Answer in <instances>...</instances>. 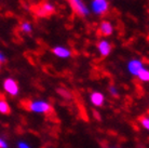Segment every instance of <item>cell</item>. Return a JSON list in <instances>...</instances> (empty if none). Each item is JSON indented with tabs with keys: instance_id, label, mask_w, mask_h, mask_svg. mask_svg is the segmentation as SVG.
I'll return each mask as SVG.
<instances>
[{
	"instance_id": "1",
	"label": "cell",
	"mask_w": 149,
	"mask_h": 148,
	"mask_svg": "<svg viewBox=\"0 0 149 148\" xmlns=\"http://www.w3.org/2000/svg\"><path fill=\"white\" fill-rule=\"evenodd\" d=\"M68 1H69L72 11L77 15L82 16V17H86L90 15L91 12H90L89 7L82 0H68Z\"/></svg>"
},
{
	"instance_id": "2",
	"label": "cell",
	"mask_w": 149,
	"mask_h": 148,
	"mask_svg": "<svg viewBox=\"0 0 149 148\" xmlns=\"http://www.w3.org/2000/svg\"><path fill=\"white\" fill-rule=\"evenodd\" d=\"M92 12L96 15H103L108 11L109 3L108 0H92L91 2Z\"/></svg>"
},
{
	"instance_id": "3",
	"label": "cell",
	"mask_w": 149,
	"mask_h": 148,
	"mask_svg": "<svg viewBox=\"0 0 149 148\" xmlns=\"http://www.w3.org/2000/svg\"><path fill=\"white\" fill-rule=\"evenodd\" d=\"M28 109L34 112H42V114H45V112H49V111L52 109L51 105L45 101H35V102H31L29 103V107Z\"/></svg>"
},
{
	"instance_id": "4",
	"label": "cell",
	"mask_w": 149,
	"mask_h": 148,
	"mask_svg": "<svg viewBox=\"0 0 149 148\" xmlns=\"http://www.w3.org/2000/svg\"><path fill=\"white\" fill-rule=\"evenodd\" d=\"M3 89L6 90V92L9 93L10 95H17L19 92V84H17V82L15 81L14 79H12V78H8L3 81Z\"/></svg>"
},
{
	"instance_id": "5",
	"label": "cell",
	"mask_w": 149,
	"mask_h": 148,
	"mask_svg": "<svg viewBox=\"0 0 149 148\" xmlns=\"http://www.w3.org/2000/svg\"><path fill=\"white\" fill-rule=\"evenodd\" d=\"M142 68H144V64L141 59H131L127 63V71H130V74L133 75V76H137V74Z\"/></svg>"
},
{
	"instance_id": "6",
	"label": "cell",
	"mask_w": 149,
	"mask_h": 148,
	"mask_svg": "<svg viewBox=\"0 0 149 148\" xmlns=\"http://www.w3.org/2000/svg\"><path fill=\"white\" fill-rule=\"evenodd\" d=\"M97 50L100 52V54L102 56H108L110 54V52H111V45H110V42L107 41L106 39H102V40L98 41V43H97Z\"/></svg>"
},
{
	"instance_id": "7",
	"label": "cell",
	"mask_w": 149,
	"mask_h": 148,
	"mask_svg": "<svg viewBox=\"0 0 149 148\" xmlns=\"http://www.w3.org/2000/svg\"><path fill=\"white\" fill-rule=\"evenodd\" d=\"M53 54L56 56V57H60V59H68L71 56V51L66 47H63V45H56L52 49Z\"/></svg>"
},
{
	"instance_id": "8",
	"label": "cell",
	"mask_w": 149,
	"mask_h": 148,
	"mask_svg": "<svg viewBox=\"0 0 149 148\" xmlns=\"http://www.w3.org/2000/svg\"><path fill=\"white\" fill-rule=\"evenodd\" d=\"M100 31H101V34L103 36H105V37L111 36L112 33H113V26L108 21H103L100 24Z\"/></svg>"
},
{
	"instance_id": "9",
	"label": "cell",
	"mask_w": 149,
	"mask_h": 148,
	"mask_svg": "<svg viewBox=\"0 0 149 148\" xmlns=\"http://www.w3.org/2000/svg\"><path fill=\"white\" fill-rule=\"evenodd\" d=\"M55 11V8L52 3H49V2H45L40 7V10L38 12V14H40L41 16H45V15L52 14Z\"/></svg>"
},
{
	"instance_id": "10",
	"label": "cell",
	"mask_w": 149,
	"mask_h": 148,
	"mask_svg": "<svg viewBox=\"0 0 149 148\" xmlns=\"http://www.w3.org/2000/svg\"><path fill=\"white\" fill-rule=\"evenodd\" d=\"M105 97L101 92H93L91 94V102L95 106H102L104 104Z\"/></svg>"
},
{
	"instance_id": "11",
	"label": "cell",
	"mask_w": 149,
	"mask_h": 148,
	"mask_svg": "<svg viewBox=\"0 0 149 148\" xmlns=\"http://www.w3.org/2000/svg\"><path fill=\"white\" fill-rule=\"evenodd\" d=\"M0 112L3 115L10 114V106H9L7 101L3 98H0Z\"/></svg>"
},
{
	"instance_id": "12",
	"label": "cell",
	"mask_w": 149,
	"mask_h": 148,
	"mask_svg": "<svg viewBox=\"0 0 149 148\" xmlns=\"http://www.w3.org/2000/svg\"><path fill=\"white\" fill-rule=\"evenodd\" d=\"M136 77H138L142 81L144 82H147L149 80V71L147 69V68H142L141 71H139V73L137 74V76Z\"/></svg>"
},
{
	"instance_id": "13",
	"label": "cell",
	"mask_w": 149,
	"mask_h": 148,
	"mask_svg": "<svg viewBox=\"0 0 149 148\" xmlns=\"http://www.w3.org/2000/svg\"><path fill=\"white\" fill-rule=\"evenodd\" d=\"M19 28L22 30L23 33L25 34H29L31 33V30H33V25L30 24L29 22H23L19 26Z\"/></svg>"
},
{
	"instance_id": "14",
	"label": "cell",
	"mask_w": 149,
	"mask_h": 148,
	"mask_svg": "<svg viewBox=\"0 0 149 148\" xmlns=\"http://www.w3.org/2000/svg\"><path fill=\"white\" fill-rule=\"evenodd\" d=\"M148 121H149L148 118H146V117H145V118H142V121H141V122H142V126L147 130L149 129V122H148Z\"/></svg>"
},
{
	"instance_id": "15",
	"label": "cell",
	"mask_w": 149,
	"mask_h": 148,
	"mask_svg": "<svg viewBox=\"0 0 149 148\" xmlns=\"http://www.w3.org/2000/svg\"><path fill=\"white\" fill-rule=\"evenodd\" d=\"M109 91H110V93H111V94H112V95H113V96H118V91L116 90L115 87H111V88H110V90H109Z\"/></svg>"
},
{
	"instance_id": "16",
	"label": "cell",
	"mask_w": 149,
	"mask_h": 148,
	"mask_svg": "<svg viewBox=\"0 0 149 148\" xmlns=\"http://www.w3.org/2000/svg\"><path fill=\"white\" fill-rule=\"evenodd\" d=\"M0 148H8V144L2 138H0Z\"/></svg>"
},
{
	"instance_id": "17",
	"label": "cell",
	"mask_w": 149,
	"mask_h": 148,
	"mask_svg": "<svg viewBox=\"0 0 149 148\" xmlns=\"http://www.w3.org/2000/svg\"><path fill=\"white\" fill-rule=\"evenodd\" d=\"M19 148H30V147L26 143H22V142H21V143H19Z\"/></svg>"
},
{
	"instance_id": "18",
	"label": "cell",
	"mask_w": 149,
	"mask_h": 148,
	"mask_svg": "<svg viewBox=\"0 0 149 148\" xmlns=\"http://www.w3.org/2000/svg\"><path fill=\"white\" fill-rule=\"evenodd\" d=\"M4 61H6V57H4V55L0 52V63H3Z\"/></svg>"
},
{
	"instance_id": "19",
	"label": "cell",
	"mask_w": 149,
	"mask_h": 148,
	"mask_svg": "<svg viewBox=\"0 0 149 148\" xmlns=\"http://www.w3.org/2000/svg\"><path fill=\"white\" fill-rule=\"evenodd\" d=\"M0 67H1V63H0Z\"/></svg>"
}]
</instances>
